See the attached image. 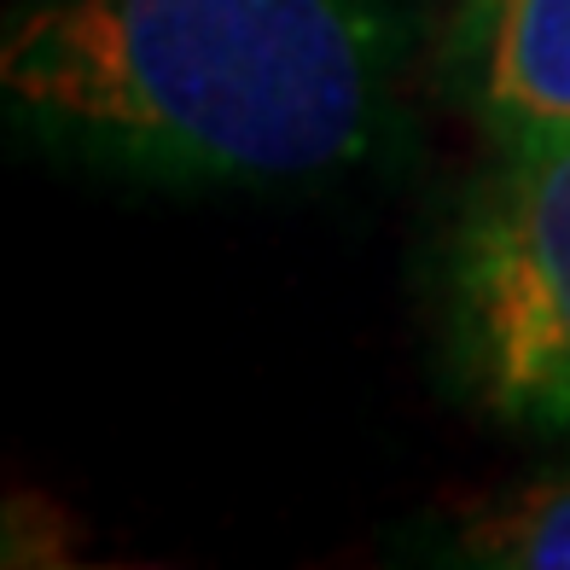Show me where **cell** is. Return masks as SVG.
Segmentation results:
<instances>
[{
	"label": "cell",
	"instance_id": "cell-1",
	"mask_svg": "<svg viewBox=\"0 0 570 570\" xmlns=\"http://www.w3.org/2000/svg\"><path fill=\"white\" fill-rule=\"evenodd\" d=\"M0 99L36 140L158 180H315L379 135L373 0H23Z\"/></svg>",
	"mask_w": 570,
	"mask_h": 570
},
{
	"label": "cell",
	"instance_id": "cell-4",
	"mask_svg": "<svg viewBox=\"0 0 570 570\" xmlns=\"http://www.w3.org/2000/svg\"><path fill=\"white\" fill-rule=\"evenodd\" d=\"M465 559L501 570H570V478H548L478 512L460 535Z\"/></svg>",
	"mask_w": 570,
	"mask_h": 570
},
{
	"label": "cell",
	"instance_id": "cell-3",
	"mask_svg": "<svg viewBox=\"0 0 570 570\" xmlns=\"http://www.w3.org/2000/svg\"><path fill=\"white\" fill-rule=\"evenodd\" d=\"M460 82L507 151L570 135V0H472Z\"/></svg>",
	"mask_w": 570,
	"mask_h": 570
},
{
	"label": "cell",
	"instance_id": "cell-2",
	"mask_svg": "<svg viewBox=\"0 0 570 570\" xmlns=\"http://www.w3.org/2000/svg\"><path fill=\"white\" fill-rule=\"evenodd\" d=\"M454 361L501 425L570 431V135L507 151L449 263Z\"/></svg>",
	"mask_w": 570,
	"mask_h": 570
}]
</instances>
